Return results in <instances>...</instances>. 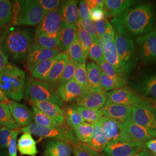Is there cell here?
<instances>
[{"instance_id": "cell-1", "label": "cell", "mask_w": 156, "mask_h": 156, "mask_svg": "<svg viewBox=\"0 0 156 156\" xmlns=\"http://www.w3.org/2000/svg\"><path fill=\"white\" fill-rule=\"evenodd\" d=\"M155 19L154 6L149 2H140L113 17L111 24L120 35L129 38H139L154 28Z\"/></svg>"}, {"instance_id": "cell-2", "label": "cell", "mask_w": 156, "mask_h": 156, "mask_svg": "<svg viewBox=\"0 0 156 156\" xmlns=\"http://www.w3.org/2000/svg\"><path fill=\"white\" fill-rule=\"evenodd\" d=\"M26 75L19 67L8 64L0 72V89L12 101H20L25 94Z\"/></svg>"}, {"instance_id": "cell-3", "label": "cell", "mask_w": 156, "mask_h": 156, "mask_svg": "<svg viewBox=\"0 0 156 156\" xmlns=\"http://www.w3.org/2000/svg\"><path fill=\"white\" fill-rule=\"evenodd\" d=\"M12 23L16 26H35L39 24L48 14L37 1H14Z\"/></svg>"}, {"instance_id": "cell-4", "label": "cell", "mask_w": 156, "mask_h": 156, "mask_svg": "<svg viewBox=\"0 0 156 156\" xmlns=\"http://www.w3.org/2000/svg\"><path fill=\"white\" fill-rule=\"evenodd\" d=\"M32 33L27 30H16L8 34L4 41L2 49L5 54L13 60H26L28 49L33 45Z\"/></svg>"}, {"instance_id": "cell-5", "label": "cell", "mask_w": 156, "mask_h": 156, "mask_svg": "<svg viewBox=\"0 0 156 156\" xmlns=\"http://www.w3.org/2000/svg\"><path fill=\"white\" fill-rule=\"evenodd\" d=\"M25 95L28 100L48 101L55 103L60 107L64 105L56 87L45 81L27 77Z\"/></svg>"}, {"instance_id": "cell-6", "label": "cell", "mask_w": 156, "mask_h": 156, "mask_svg": "<svg viewBox=\"0 0 156 156\" xmlns=\"http://www.w3.org/2000/svg\"><path fill=\"white\" fill-rule=\"evenodd\" d=\"M20 132L28 133L31 135L45 138H53L73 144L78 142L73 129L62 124L56 127H41L35 123H31L28 126L20 129Z\"/></svg>"}, {"instance_id": "cell-7", "label": "cell", "mask_w": 156, "mask_h": 156, "mask_svg": "<svg viewBox=\"0 0 156 156\" xmlns=\"http://www.w3.org/2000/svg\"><path fill=\"white\" fill-rule=\"evenodd\" d=\"M114 42L120 61L131 72L136 64V47L134 41L116 32Z\"/></svg>"}, {"instance_id": "cell-8", "label": "cell", "mask_w": 156, "mask_h": 156, "mask_svg": "<svg viewBox=\"0 0 156 156\" xmlns=\"http://www.w3.org/2000/svg\"><path fill=\"white\" fill-rule=\"evenodd\" d=\"M131 120L146 128L156 130V107L150 101L132 108Z\"/></svg>"}, {"instance_id": "cell-9", "label": "cell", "mask_w": 156, "mask_h": 156, "mask_svg": "<svg viewBox=\"0 0 156 156\" xmlns=\"http://www.w3.org/2000/svg\"><path fill=\"white\" fill-rule=\"evenodd\" d=\"M108 100L113 103L131 108L147 100L146 98L135 93L127 87H124L109 92L105 91Z\"/></svg>"}, {"instance_id": "cell-10", "label": "cell", "mask_w": 156, "mask_h": 156, "mask_svg": "<svg viewBox=\"0 0 156 156\" xmlns=\"http://www.w3.org/2000/svg\"><path fill=\"white\" fill-rule=\"evenodd\" d=\"M145 149V142L115 141L109 142L104 151L106 156H128Z\"/></svg>"}, {"instance_id": "cell-11", "label": "cell", "mask_w": 156, "mask_h": 156, "mask_svg": "<svg viewBox=\"0 0 156 156\" xmlns=\"http://www.w3.org/2000/svg\"><path fill=\"white\" fill-rule=\"evenodd\" d=\"M139 55L141 62L144 63L156 61V28L137 38Z\"/></svg>"}, {"instance_id": "cell-12", "label": "cell", "mask_w": 156, "mask_h": 156, "mask_svg": "<svg viewBox=\"0 0 156 156\" xmlns=\"http://www.w3.org/2000/svg\"><path fill=\"white\" fill-rule=\"evenodd\" d=\"M62 20L60 9L48 12L36 29L52 38L59 40V33Z\"/></svg>"}, {"instance_id": "cell-13", "label": "cell", "mask_w": 156, "mask_h": 156, "mask_svg": "<svg viewBox=\"0 0 156 156\" xmlns=\"http://www.w3.org/2000/svg\"><path fill=\"white\" fill-rule=\"evenodd\" d=\"M97 123L100 126L104 134L109 142L115 141L129 142L123 129L121 122L109 117L103 116Z\"/></svg>"}, {"instance_id": "cell-14", "label": "cell", "mask_w": 156, "mask_h": 156, "mask_svg": "<svg viewBox=\"0 0 156 156\" xmlns=\"http://www.w3.org/2000/svg\"><path fill=\"white\" fill-rule=\"evenodd\" d=\"M122 128L129 142H145L156 138V130L146 128L129 121L122 123Z\"/></svg>"}, {"instance_id": "cell-15", "label": "cell", "mask_w": 156, "mask_h": 156, "mask_svg": "<svg viewBox=\"0 0 156 156\" xmlns=\"http://www.w3.org/2000/svg\"><path fill=\"white\" fill-rule=\"evenodd\" d=\"M62 52L56 49H45L35 44L28 49L27 55V66L29 72H31L39 64L58 55Z\"/></svg>"}, {"instance_id": "cell-16", "label": "cell", "mask_w": 156, "mask_h": 156, "mask_svg": "<svg viewBox=\"0 0 156 156\" xmlns=\"http://www.w3.org/2000/svg\"><path fill=\"white\" fill-rule=\"evenodd\" d=\"M104 116L109 117L121 123L131 121L132 108L113 103L106 100L104 105L100 109Z\"/></svg>"}, {"instance_id": "cell-17", "label": "cell", "mask_w": 156, "mask_h": 156, "mask_svg": "<svg viewBox=\"0 0 156 156\" xmlns=\"http://www.w3.org/2000/svg\"><path fill=\"white\" fill-rule=\"evenodd\" d=\"M7 105L12 116L19 127L24 128L31 124L33 120V112L27 106L13 101H9Z\"/></svg>"}, {"instance_id": "cell-18", "label": "cell", "mask_w": 156, "mask_h": 156, "mask_svg": "<svg viewBox=\"0 0 156 156\" xmlns=\"http://www.w3.org/2000/svg\"><path fill=\"white\" fill-rule=\"evenodd\" d=\"M107 98L105 91L101 93L93 91L85 92L75 101V105L83 106L94 110H100L106 102Z\"/></svg>"}, {"instance_id": "cell-19", "label": "cell", "mask_w": 156, "mask_h": 156, "mask_svg": "<svg viewBox=\"0 0 156 156\" xmlns=\"http://www.w3.org/2000/svg\"><path fill=\"white\" fill-rule=\"evenodd\" d=\"M104 55L105 61L110 64L119 73L127 76L128 73H130L119 58L114 40L109 42L105 46Z\"/></svg>"}, {"instance_id": "cell-20", "label": "cell", "mask_w": 156, "mask_h": 156, "mask_svg": "<svg viewBox=\"0 0 156 156\" xmlns=\"http://www.w3.org/2000/svg\"><path fill=\"white\" fill-rule=\"evenodd\" d=\"M29 102L31 105L37 107L40 111L48 116L55 120L60 124H64V112L60 108V106L57 105L55 103L48 101H39L30 100Z\"/></svg>"}, {"instance_id": "cell-21", "label": "cell", "mask_w": 156, "mask_h": 156, "mask_svg": "<svg viewBox=\"0 0 156 156\" xmlns=\"http://www.w3.org/2000/svg\"><path fill=\"white\" fill-rule=\"evenodd\" d=\"M59 95L64 102H69L80 97L86 91L73 79L57 87Z\"/></svg>"}, {"instance_id": "cell-22", "label": "cell", "mask_w": 156, "mask_h": 156, "mask_svg": "<svg viewBox=\"0 0 156 156\" xmlns=\"http://www.w3.org/2000/svg\"><path fill=\"white\" fill-rule=\"evenodd\" d=\"M133 0H104L105 16L115 17L126 11L135 4Z\"/></svg>"}, {"instance_id": "cell-23", "label": "cell", "mask_w": 156, "mask_h": 156, "mask_svg": "<svg viewBox=\"0 0 156 156\" xmlns=\"http://www.w3.org/2000/svg\"><path fill=\"white\" fill-rule=\"evenodd\" d=\"M76 26L62 22L58 37L62 53H64L76 39Z\"/></svg>"}, {"instance_id": "cell-24", "label": "cell", "mask_w": 156, "mask_h": 156, "mask_svg": "<svg viewBox=\"0 0 156 156\" xmlns=\"http://www.w3.org/2000/svg\"><path fill=\"white\" fill-rule=\"evenodd\" d=\"M78 1L68 0L62 1L59 9L62 20L69 24L76 26L79 20Z\"/></svg>"}, {"instance_id": "cell-25", "label": "cell", "mask_w": 156, "mask_h": 156, "mask_svg": "<svg viewBox=\"0 0 156 156\" xmlns=\"http://www.w3.org/2000/svg\"><path fill=\"white\" fill-rule=\"evenodd\" d=\"M68 57L64 53H61L57 56V58L51 67L50 72L45 79V82L51 85L57 87L62 73L67 64Z\"/></svg>"}, {"instance_id": "cell-26", "label": "cell", "mask_w": 156, "mask_h": 156, "mask_svg": "<svg viewBox=\"0 0 156 156\" xmlns=\"http://www.w3.org/2000/svg\"><path fill=\"white\" fill-rule=\"evenodd\" d=\"M71 144L58 140L49 141L45 147V156H71Z\"/></svg>"}, {"instance_id": "cell-27", "label": "cell", "mask_w": 156, "mask_h": 156, "mask_svg": "<svg viewBox=\"0 0 156 156\" xmlns=\"http://www.w3.org/2000/svg\"><path fill=\"white\" fill-rule=\"evenodd\" d=\"M136 92L156 98V74L146 76L133 86Z\"/></svg>"}, {"instance_id": "cell-28", "label": "cell", "mask_w": 156, "mask_h": 156, "mask_svg": "<svg viewBox=\"0 0 156 156\" xmlns=\"http://www.w3.org/2000/svg\"><path fill=\"white\" fill-rule=\"evenodd\" d=\"M17 149L22 156H36L38 153L37 142L31 134L24 133L17 141Z\"/></svg>"}, {"instance_id": "cell-29", "label": "cell", "mask_w": 156, "mask_h": 156, "mask_svg": "<svg viewBox=\"0 0 156 156\" xmlns=\"http://www.w3.org/2000/svg\"><path fill=\"white\" fill-rule=\"evenodd\" d=\"M86 68L90 90L96 93L103 92L104 90L101 84V75L102 71L100 68L94 62H88Z\"/></svg>"}, {"instance_id": "cell-30", "label": "cell", "mask_w": 156, "mask_h": 156, "mask_svg": "<svg viewBox=\"0 0 156 156\" xmlns=\"http://www.w3.org/2000/svg\"><path fill=\"white\" fill-rule=\"evenodd\" d=\"M94 131L91 140L87 145L98 153L103 151L109 142L98 123L93 124Z\"/></svg>"}, {"instance_id": "cell-31", "label": "cell", "mask_w": 156, "mask_h": 156, "mask_svg": "<svg viewBox=\"0 0 156 156\" xmlns=\"http://www.w3.org/2000/svg\"><path fill=\"white\" fill-rule=\"evenodd\" d=\"M57 56L39 64L30 73L32 78L39 80L45 81L51 67H53L57 58Z\"/></svg>"}, {"instance_id": "cell-32", "label": "cell", "mask_w": 156, "mask_h": 156, "mask_svg": "<svg viewBox=\"0 0 156 156\" xmlns=\"http://www.w3.org/2000/svg\"><path fill=\"white\" fill-rule=\"evenodd\" d=\"M73 131L79 142L88 144L93 137L94 126L93 124L84 122L73 128Z\"/></svg>"}, {"instance_id": "cell-33", "label": "cell", "mask_w": 156, "mask_h": 156, "mask_svg": "<svg viewBox=\"0 0 156 156\" xmlns=\"http://www.w3.org/2000/svg\"><path fill=\"white\" fill-rule=\"evenodd\" d=\"M35 44L48 49H56L60 51V41L52 38L45 34L36 30L34 37Z\"/></svg>"}, {"instance_id": "cell-34", "label": "cell", "mask_w": 156, "mask_h": 156, "mask_svg": "<svg viewBox=\"0 0 156 156\" xmlns=\"http://www.w3.org/2000/svg\"><path fill=\"white\" fill-rule=\"evenodd\" d=\"M32 109L33 120L35 123L39 126L44 127H56L62 125L46 115L37 107L32 105Z\"/></svg>"}, {"instance_id": "cell-35", "label": "cell", "mask_w": 156, "mask_h": 156, "mask_svg": "<svg viewBox=\"0 0 156 156\" xmlns=\"http://www.w3.org/2000/svg\"><path fill=\"white\" fill-rule=\"evenodd\" d=\"M0 125L11 129H19V127L13 120L7 104L0 102Z\"/></svg>"}, {"instance_id": "cell-36", "label": "cell", "mask_w": 156, "mask_h": 156, "mask_svg": "<svg viewBox=\"0 0 156 156\" xmlns=\"http://www.w3.org/2000/svg\"><path fill=\"white\" fill-rule=\"evenodd\" d=\"M74 108L79 113L84 121L91 124H94L98 122L104 116L100 110L97 111L76 105H75Z\"/></svg>"}, {"instance_id": "cell-37", "label": "cell", "mask_w": 156, "mask_h": 156, "mask_svg": "<svg viewBox=\"0 0 156 156\" xmlns=\"http://www.w3.org/2000/svg\"><path fill=\"white\" fill-rule=\"evenodd\" d=\"M13 5L6 0H0V28L12 22Z\"/></svg>"}, {"instance_id": "cell-38", "label": "cell", "mask_w": 156, "mask_h": 156, "mask_svg": "<svg viewBox=\"0 0 156 156\" xmlns=\"http://www.w3.org/2000/svg\"><path fill=\"white\" fill-rule=\"evenodd\" d=\"M68 59L72 60L78 63H85L86 58L84 55L83 50L76 39L67 50L64 52Z\"/></svg>"}, {"instance_id": "cell-39", "label": "cell", "mask_w": 156, "mask_h": 156, "mask_svg": "<svg viewBox=\"0 0 156 156\" xmlns=\"http://www.w3.org/2000/svg\"><path fill=\"white\" fill-rule=\"evenodd\" d=\"M77 31H76V40L78 41L79 44L80 45L84 55L87 58L89 56L90 47L92 45L93 41L91 37L87 32L84 30L83 28L80 27H76Z\"/></svg>"}, {"instance_id": "cell-40", "label": "cell", "mask_w": 156, "mask_h": 156, "mask_svg": "<svg viewBox=\"0 0 156 156\" xmlns=\"http://www.w3.org/2000/svg\"><path fill=\"white\" fill-rule=\"evenodd\" d=\"M73 79L83 87L86 91H91L88 82L87 68L85 63H78Z\"/></svg>"}, {"instance_id": "cell-41", "label": "cell", "mask_w": 156, "mask_h": 156, "mask_svg": "<svg viewBox=\"0 0 156 156\" xmlns=\"http://www.w3.org/2000/svg\"><path fill=\"white\" fill-rule=\"evenodd\" d=\"M64 117L67 124L73 128L84 123L83 118L74 107L68 106L64 111Z\"/></svg>"}, {"instance_id": "cell-42", "label": "cell", "mask_w": 156, "mask_h": 156, "mask_svg": "<svg viewBox=\"0 0 156 156\" xmlns=\"http://www.w3.org/2000/svg\"><path fill=\"white\" fill-rule=\"evenodd\" d=\"M101 84L105 91H111L124 87H126L128 82L117 81L106 75L104 73H101Z\"/></svg>"}, {"instance_id": "cell-43", "label": "cell", "mask_w": 156, "mask_h": 156, "mask_svg": "<svg viewBox=\"0 0 156 156\" xmlns=\"http://www.w3.org/2000/svg\"><path fill=\"white\" fill-rule=\"evenodd\" d=\"M78 64L77 62L68 59L67 64L58 82V86L67 83V82L73 79Z\"/></svg>"}, {"instance_id": "cell-44", "label": "cell", "mask_w": 156, "mask_h": 156, "mask_svg": "<svg viewBox=\"0 0 156 156\" xmlns=\"http://www.w3.org/2000/svg\"><path fill=\"white\" fill-rule=\"evenodd\" d=\"M97 64L100 68L101 71L104 73L108 76L117 81L128 82V79L127 76L119 73L110 64L105 61L97 63Z\"/></svg>"}, {"instance_id": "cell-45", "label": "cell", "mask_w": 156, "mask_h": 156, "mask_svg": "<svg viewBox=\"0 0 156 156\" xmlns=\"http://www.w3.org/2000/svg\"><path fill=\"white\" fill-rule=\"evenodd\" d=\"M73 145V156H100L97 151L87 144L78 141Z\"/></svg>"}, {"instance_id": "cell-46", "label": "cell", "mask_w": 156, "mask_h": 156, "mask_svg": "<svg viewBox=\"0 0 156 156\" xmlns=\"http://www.w3.org/2000/svg\"><path fill=\"white\" fill-rule=\"evenodd\" d=\"M76 26L80 27L86 30L91 37L93 42L99 44V40L97 37L94 22L90 19L86 20L79 19Z\"/></svg>"}, {"instance_id": "cell-47", "label": "cell", "mask_w": 156, "mask_h": 156, "mask_svg": "<svg viewBox=\"0 0 156 156\" xmlns=\"http://www.w3.org/2000/svg\"><path fill=\"white\" fill-rule=\"evenodd\" d=\"M89 58L94 62H100L105 61L104 50L101 48L99 44L92 43V45L90 47L89 53Z\"/></svg>"}, {"instance_id": "cell-48", "label": "cell", "mask_w": 156, "mask_h": 156, "mask_svg": "<svg viewBox=\"0 0 156 156\" xmlns=\"http://www.w3.org/2000/svg\"><path fill=\"white\" fill-rule=\"evenodd\" d=\"M115 33L116 32L115 28L112 26L111 23L109 22V21H108L106 31L99 41V45L103 50L106 44H108L109 42L111 41L114 40Z\"/></svg>"}, {"instance_id": "cell-49", "label": "cell", "mask_w": 156, "mask_h": 156, "mask_svg": "<svg viewBox=\"0 0 156 156\" xmlns=\"http://www.w3.org/2000/svg\"><path fill=\"white\" fill-rule=\"evenodd\" d=\"M37 2L41 8L48 13L58 9L62 4V1L59 0H38Z\"/></svg>"}, {"instance_id": "cell-50", "label": "cell", "mask_w": 156, "mask_h": 156, "mask_svg": "<svg viewBox=\"0 0 156 156\" xmlns=\"http://www.w3.org/2000/svg\"><path fill=\"white\" fill-rule=\"evenodd\" d=\"M20 133V129H13L11 136L8 146V156H17V139L19 133Z\"/></svg>"}, {"instance_id": "cell-51", "label": "cell", "mask_w": 156, "mask_h": 156, "mask_svg": "<svg viewBox=\"0 0 156 156\" xmlns=\"http://www.w3.org/2000/svg\"><path fill=\"white\" fill-rule=\"evenodd\" d=\"M13 129L6 128L4 127H0V147L5 149L8 147V144L11 136Z\"/></svg>"}, {"instance_id": "cell-52", "label": "cell", "mask_w": 156, "mask_h": 156, "mask_svg": "<svg viewBox=\"0 0 156 156\" xmlns=\"http://www.w3.org/2000/svg\"><path fill=\"white\" fill-rule=\"evenodd\" d=\"M90 9L87 5L86 1H80L79 2L78 15L79 19L86 20L90 19Z\"/></svg>"}, {"instance_id": "cell-53", "label": "cell", "mask_w": 156, "mask_h": 156, "mask_svg": "<svg viewBox=\"0 0 156 156\" xmlns=\"http://www.w3.org/2000/svg\"><path fill=\"white\" fill-rule=\"evenodd\" d=\"M105 17H106V16L104 9L101 8H95L90 9V19L93 22H98Z\"/></svg>"}, {"instance_id": "cell-54", "label": "cell", "mask_w": 156, "mask_h": 156, "mask_svg": "<svg viewBox=\"0 0 156 156\" xmlns=\"http://www.w3.org/2000/svg\"><path fill=\"white\" fill-rule=\"evenodd\" d=\"M107 22H108V20H106V17L104 18L103 19L101 20L98 22H94L97 35L99 41L106 31Z\"/></svg>"}, {"instance_id": "cell-55", "label": "cell", "mask_w": 156, "mask_h": 156, "mask_svg": "<svg viewBox=\"0 0 156 156\" xmlns=\"http://www.w3.org/2000/svg\"><path fill=\"white\" fill-rule=\"evenodd\" d=\"M86 2L90 9L95 8H101L104 9V4L103 0H86Z\"/></svg>"}, {"instance_id": "cell-56", "label": "cell", "mask_w": 156, "mask_h": 156, "mask_svg": "<svg viewBox=\"0 0 156 156\" xmlns=\"http://www.w3.org/2000/svg\"><path fill=\"white\" fill-rule=\"evenodd\" d=\"M145 148L152 154L156 156V139L148 140L145 142Z\"/></svg>"}, {"instance_id": "cell-57", "label": "cell", "mask_w": 156, "mask_h": 156, "mask_svg": "<svg viewBox=\"0 0 156 156\" xmlns=\"http://www.w3.org/2000/svg\"><path fill=\"white\" fill-rule=\"evenodd\" d=\"M8 64V57L3 51L2 47L0 46V72H1Z\"/></svg>"}, {"instance_id": "cell-58", "label": "cell", "mask_w": 156, "mask_h": 156, "mask_svg": "<svg viewBox=\"0 0 156 156\" xmlns=\"http://www.w3.org/2000/svg\"><path fill=\"white\" fill-rule=\"evenodd\" d=\"M128 156H154L153 154H152L149 151H147L146 149H145L143 151H140V152Z\"/></svg>"}, {"instance_id": "cell-59", "label": "cell", "mask_w": 156, "mask_h": 156, "mask_svg": "<svg viewBox=\"0 0 156 156\" xmlns=\"http://www.w3.org/2000/svg\"><path fill=\"white\" fill-rule=\"evenodd\" d=\"M9 101V98L4 94V93L0 89V102H3L7 104Z\"/></svg>"}, {"instance_id": "cell-60", "label": "cell", "mask_w": 156, "mask_h": 156, "mask_svg": "<svg viewBox=\"0 0 156 156\" xmlns=\"http://www.w3.org/2000/svg\"><path fill=\"white\" fill-rule=\"evenodd\" d=\"M2 156H7V155L5 154L4 153H2Z\"/></svg>"}, {"instance_id": "cell-61", "label": "cell", "mask_w": 156, "mask_h": 156, "mask_svg": "<svg viewBox=\"0 0 156 156\" xmlns=\"http://www.w3.org/2000/svg\"><path fill=\"white\" fill-rule=\"evenodd\" d=\"M2 153H3V152L0 151V156H2Z\"/></svg>"}, {"instance_id": "cell-62", "label": "cell", "mask_w": 156, "mask_h": 156, "mask_svg": "<svg viewBox=\"0 0 156 156\" xmlns=\"http://www.w3.org/2000/svg\"><path fill=\"white\" fill-rule=\"evenodd\" d=\"M0 38H1V33H0Z\"/></svg>"}, {"instance_id": "cell-63", "label": "cell", "mask_w": 156, "mask_h": 156, "mask_svg": "<svg viewBox=\"0 0 156 156\" xmlns=\"http://www.w3.org/2000/svg\"></svg>"}, {"instance_id": "cell-64", "label": "cell", "mask_w": 156, "mask_h": 156, "mask_svg": "<svg viewBox=\"0 0 156 156\" xmlns=\"http://www.w3.org/2000/svg\"></svg>"}]
</instances>
